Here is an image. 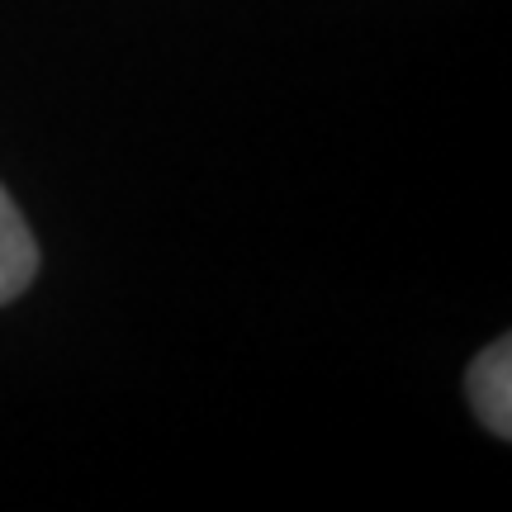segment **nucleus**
Segmentation results:
<instances>
[{"mask_svg": "<svg viewBox=\"0 0 512 512\" xmlns=\"http://www.w3.org/2000/svg\"><path fill=\"white\" fill-rule=\"evenodd\" d=\"M465 394L475 403L479 422L494 432V437L508 441L512 437V347L508 337H498L494 347H484L470 366V380H465Z\"/></svg>", "mask_w": 512, "mask_h": 512, "instance_id": "nucleus-1", "label": "nucleus"}, {"mask_svg": "<svg viewBox=\"0 0 512 512\" xmlns=\"http://www.w3.org/2000/svg\"><path fill=\"white\" fill-rule=\"evenodd\" d=\"M38 275V242L29 233V223L19 214V204L10 200V190L0 185V304H10L34 285Z\"/></svg>", "mask_w": 512, "mask_h": 512, "instance_id": "nucleus-2", "label": "nucleus"}]
</instances>
